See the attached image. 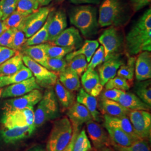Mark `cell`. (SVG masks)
<instances>
[{
    "mask_svg": "<svg viewBox=\"0 0 151 151\" xmlns=\"http://www.w3.org/2000/svg\"><path fill=\"white\" fill-rule=\"evenodd\" d=\"M22 54L27 55L39 64L47 68L48 57L46 53L45 43L27 46L21 49Z\"/></svg>",
    "mask_w": 151,
    "mask_h": 151,
    "instance_id": "obj_25",
    "label": "cell"
},
{
    "mask_svg": "<svg viewBox=\"0 0 151 151\" xmlns=\"http://www.w3.org/2000/svg\"><path fill=\"white\" fill-rule=\"evenodd\" d=\"M8 28L6 26L4 21L2 19V13L0 11V35L4 32Z\"/></svg>",
    "mask_w": 151,
    "mask_h": 151,
    "instance_id": "obj_52",
    "label": "cell"
},
{
    "mask_svg": "<svg viewBox=\"0 0 151 151\" xmlns=\"http://www.w3.org/2000/svg\"><path fill=\"white\" fill-rule=\"evenodd\" d=\"M1 122L4 128H12L34 125V107L4 111Z\"/></svg>",
    "mask_w": 151,
    "mask_h": 151,
    "instance_id": "obj_6",
    "label": "cell"
},
{
    "mask_svg": "<svg viewBox=\"0 0 151 151\" xmlns=\"http://www.w3.org/2000/svg\"><path fill=\"white\" fill-rule=\"evenodd\" d=\"M88 151H98L97 150H96V149H95L94 148H92L91 150H89Z\"/></svg>",
    "mask_w": 151,
    "mask_h": 151,
    "instance_id": "obj_57",
    "label": "cell"
},
{
    "mask_svg": "<svg viewBox=\"0 0 151 151\" xmlns=\"http://www.w3.org/2000/svg\"><path fill=\"white\" fill-rule=\"evenodd\" d=\"M83 39L79 30L75 27L65 29L54 40L53 43L55 45L78 48L82 46Z\"/></svg>",
    "mask_w": 151,
    "mask_h": 151,
    "instance_id": "obj_17",
    "label": "cell"
},
{
    "mask_svg": "<svg viewBox=\"0 0 151 151\" xmlns=\"http://www.w3.org/2000/svg\"><path fill=\"white\" fill-rule=\"evenodd\" d=\"M48 42L53 43L54 40L67 27V15L63 10L55 12L52 10L48 15Z\"/></svg>",
    "mask_w": 151,
    "mask_h": 151,
    "instance_id": "obj_13",
    "label": "cell"
},
{
    "mask_svg": "<svg viewBox=\"0 0 151 151\" xmlns=\"http://www.w3.org/2000/svg\"><path fill=\"white\" fill-rule=\"evenodd\" d=\"M136 95L142 101L151 106V82L150 79L138 81L135 86Z\"/></svg>",
    "mask_w": 151,
    "mask_h": 151,
    "instance_id": "obj_33",
    "label": "cell"
},
{
    "mask_svg": "<svg viewBox=\"0 0 151 151\" xmlns=\"http://www.w3.org/2000/svg\"><path fill=\"white\" fill-rule=\"evenodd\" d=\"M103 126L108 132L111 143L118 146L127 147L131 145L135 141L129 135L125 133L122 130L106 125H104Z\"/></svg>",
    "mask_w": 151,
    "mask_h": 151,
    "instance_id": "obj_29",
    "label": "cell"
},
{
    "mask_svg": "<svg viewBox=\"0 0 151 151\" xmlns=\"http://www.w3.org/2000/svg\"><path fill=\"white\" fill-rule=\"evenodd\" d=\"M58 1H65V0H58Z\"/></svg>",
    "mask_w": 151,
    "mask_h": 151,
    "instance_id": "obj_58",
    "label": "cell"
},
{
    "mask_svg": "<svg viewBox=\"0 0 151 151\" xmlns=\"http://www.w3.org/2000/svg\"><path fill=\"white\" fill-rule=\"evenodd\" d=\"M124 12L121 0H104L99 9L98 24L102 27L118 24Z\"/></svg>",
    "mask_w": 151,
    "mask_h": 151,
    "instance_id": "obj_5",
    "label": "cell"
},
{
    "mask_svg": "<svg viewBox=\"0 0 151 151\" xmlns=\"http://www.w3.org/2000/svg\"><path fill=\"white\" fill-rule=\"evenodd\" d=\"M73 127V134L72 138L70 139V143H68V145L65 148V150L63 151H73V146H74V143L75 142L76 139L77 137V135L78 134V133L80 132V128H77L76 127Z\"/></svg>",
    "mask_w": 151,
    "mask_h": 151,
    "instance_id": "obj_49",
    "label": "cell"
},
{
    "mask_svg": "<svg viewBox=\"0 0 151 151\" xmlns=\"http://www.w3.org/2000/svg\"><path fill=\"white\" fill-rule=\"evenodd\" d=\"M59 81L63 86L70 91H77L81 86L79 76L75 71L66 67L59 74Z\"/></svg>",
    "mask_w": 151,
    "mask_h": 151,
    "instance_id": "obj_26",
    "label": "cell"
},
{
    "mask_svg": "<svg viewBox=\"0 0 151 151\" xmlns=\"http://www.w3.org/2000/svg\"><path fill=\"white\" fill-rule=\"evenodd\" d=\"M70 24L78 29L85 37L96 34L98 28L96 9L91 5L76 6L69 14Z\"/></svg>",
    "mask_w": 151,
    "mask_h": 151,
    "instance_id": "obj_2",
    "label": "cell"
},
{
    "mask_svg": "<svg viewBox=\"0 0 151 151\" xmlns=\"http://www.w3.org/2000/svg\"><path fill=\"white\" fill-rule=\"evenodd\" d=\"M151 0H130L133 10L137 12L139 11L146 6L148 5Z\"/></svg>",
    "mask_w": 151,
    "mask_h": 151,
    "instance_id": "obj_48",
    "label": "cell"
},
{
    "mask_svg": "<svg viewBox=\"0 0 151 151\" xmlns=\"http://www.w3.org/2000/svg\"><path fill=\"white\" fill-rule=\"evenodd\" d=\"M13 29L9 28L0 35V46L12 49Z\"/></svg>",
    "mask_w": 151,
    "mask_h": 151,
    "instance_id": "obj_45",
    "label": "cell"
},
{
    "mask_svg": "<svg viewBox=\"0 0 151 151\" xmlns=\"http://www.w3.org/2000/svg\"><path fill=\"white\" fill-rule=\"evenodd\" d=\"M135 57L130 56L128 59L127 64L122 65L117 72L118 76L126 80L131 81L133 80L135 71Z\"/></svg>",
    "mask_w": 151,
    "mask_h": 151,
    "instance_id": "obj_34",
    "label": "cell"
},
{
    "mask_svg": "<svg viewBox=\"0 0 151 151\" xmlns=\"http://www.w3.org/2000/svg\"><path fill=\"white\" fill-rule=\"evenodd\" d=\"M73 134L72 125L67 117L54 122L46 146V151H63Z\"/></svg>",
    "mask_w": 151,
    "mask_h": 151,
    "instance_id": "obj_4",
    "label": "cell"
},
{
    "mask_svg": "<svg viewBox=\"0 0 151 151\" xmlns=\"http://www.w3.org/2000/svg\"><path fill=\"white\" fill-rule=\"evenodd\" d=\"M67 110V115L73 127L80 129L83 124L92 119L89 111L80 103H74Z\"/></svg>",
    "mask_w": 151,
    "mask_h": 151,
    "instance_id": "obj_19",
    "label": "cell"
},
{
    "mask_svg": "<svg viewBox=\"0 0 151 151\" xmlns=\"http://www.w3.org/2000/svg\"><path fill=\"white\" fill-rule=\"evenodd\" d=\"M42 97V92L39 89H35L24 95L6 100L2 109L6 111L34 107L41 100Z\"/></svg>",
    "mask_w": 151,
    "mask_h": 151,
    "instance_id": "obj_11",
    "label": "cell"
},
{
    "mask_svg": "<svg viewBox=\"0 0 151 151\" xmlns=\"http://www.w3.org/2000/svg\"><path fill=\"white\" fill-rule=\"evenodd\" d=\"M22 60L25 65L31 70L39 86L47 89L54 86L58 80L57 73L48 70L27 55H23Z\"/></svg>",
    "mask_w": 151,
    "mask_h": 151,
    "instance_id": "obj_7",
    "label": "cell"
},
{
    "mask_svg": "<svg viewBox=\"0 0 151 151\" xmlns=\"http://www.w3.org/2000/svg\"><path fill=\"white\" fill-rule=\"evenodd\" d=\"M104 125H106L122 130L125 133L129 135L134 140L142 139L136 134L128 116L115 117L108 115H104Z\"/></svg>",
    "mask_w": 151,
    "mask_h": 151,
    "instance_id": "obj_21",
    "label": "cell"
},
{
    "mask_svg": "<svg viewBox=\"0 0 151 151\" xmlns=\"http://www.w3.org/2000/svg\"><path fill=\"white\" fill-rule=\"evenodd\" d=\"M32 76L31 70L24 65L20 70L14 74L7 76L0 75V88L20 82Z\"/></svg>",
    "mask_w": 151,
    "mask_h": 151,
    "instance_id": "obj_30",
    "label": "cell"
},
{
    "mask_svg": "<svg viewBox=\"0 0 151 151\" xmlns=\"http://www.w3.org/2000/svg\"><path fill=\"white\" fill-rule=\"evenodd\" d=\"M72 3L76 5L80 4H98L100 0H70Z\"/></svg>",
    "mask_w": 151,
    "mask_h": 151,
    "instance_id": "obj_51",
    "label": "cell"
},
{
    "mask_svg": "<svg viewBox=\"0 0 151 151\" xmlns=\"http://www.w3.org/2000/svg\"><path fill=\"white\" fill-rule=\"evenodd\" d=\"M28 151H46V149L42 145L36 146L32 148Z\"/></svg>",
    "mask_w": 151,
    "mask_h": 151,
    "instance_id": "obj_53",
    "label": "cell"
},
{
    "mask_svg": "<svg viewBox=\"0 0 151 151\" xmlns=\"http://www.w3.org/2000/svg\"><path fill=\"white\" fill-rule=\"evenodd\" d=\"M105 90L118 89L124 91L129 90L130 85L127 80L119 76L114 77L106 82L105 85Z\"/></svg>",
    "mask_w": 151,
    "mask_h": 151,
    "instance_id": "obj_40",
    "label": "cell"
},
{
    "mask_svg": "<svg viewBox=\"0 0 151 151\" xmlns=\"http://www.w3.org/2000/svg\"><path fill=\"white\" fill-rule=\"evenodd\" d=\"M99 47V43L97 40H86L84 44L81 46V48L77 50H74L65 56V60L67 62L71 60L73 57L78 55H83L86 58L87 62H90L92 55L96 52Z\"/></svg>",
    "mask_w": 151,
    "mask_h": 151,
    "instance_id": "obj_31",
    "label": "cell"
},
{
    "mask_svg": "<svg viewBox=\"0 0 151 151\" xmlns=\"http://www.w3.org/2000/svg\"><path fill=\"white\" fill-rule=\"evenodd\" d=\"M67 67V63L64 58H48L47 69L59 74Z\"/></svg>",
    "mask_w": 151,
    "mask_h": 151,
    "instance_id": "obj_41",
    "label": "cell"
},
{
    "mask_svg": "<svg viewBox=\"0 0 151 151\" xmlns=\"http://www.w3.org/2000/svg\"><path fill=\"white\" fill-rule=\"evenodd\" d=\"M123 64V61L118 54L104 62L98 68L100 81L103 86L116 76L120 67Z\"/></svg>",
    "mask_w": 151,
    "mask_h": 151,
    "instance_id": "obj_15",
    "label": "cell"
},
{
    "mask_svg": "<svg viewBox=\"0 0 151 151\" xmlns=\"http://www.w3.org/2000/svg\"><path fill=\"white\" fill-rule=\"evenodd\" d=\"M39 6L37 0H18L16 10L29 15L37 11Z\"/></svg>",
    "mask_w": 151,
    "mask_h": 151,
    "instance_id": "obj_39",
    "label": "cell"
},
{
    "mask_svg": "<svg viewBox=\"0 0 151 151\" xmlns=\"http://www.w3.org/2000/svg\"><path fill=\"white\" fill-rule=\"evenodd\" d=\"M81 82L85 91L93 97L99 96L103 91L99 76L95 70H86L81 76Z\"/></svg>",
    "mask_w": 151,
    "mask_h": 151,
    "instance_id": "obj_18",
    "label": "cell"
},
{
    "mask_svg": "<svg viewBox=\"0 0 151 151\" xmlns=\"http://www.w3.org/2000/svg\"><path fill=\"white\" fill-rule=\"evenodd\" d=\"M100 109L104 115L115 117L128 116L131 111L122 106L118 102L108 99L101 100Z\"/></svg>",
    "mask_w": 151,
    "mask_h": 151,
    "instance_id": "obj_23",
    "label": "cell"
},
{
    "mask_svg": "<svg viewBox=\"0 0 151 151\" xmlns=\"http://www.w3.org/2000/svg\"><path fill=\"white\" fill-rule=\"evenodd\" d=\"M52 0H37L40 6H45L49 5Z\"/></svg>",
    "mask_w": 151,
    "mask_h": 151,
    "instance_id": "obj_54",
    "label": "cell"
},
{
    "mask_svg": "<svg viewBox=\"0 0 151 151\" xmlns=\"http://www.w3.org/2000/svg\"><path fill=\"white\" fill-rule=\"evenodd\" d=\"M13 35L12 40V49L19 51L22 49L27 39L24 32L17 28H13Z\"/></svg>",
    "mask_w": 151,
    "mask_h": 151,
    "instance_id": "obj_43",
    "label": "cell"
},
{
    "mask_svg": "<svg viewBox=\"0 0 151 151\" xmlns=\"http://www.w3.org/2000/svg\"><path fill=\"white\" fill-rule=\"evenodd\" d=\"M16 52L17 51L12 49L0 46V65L14 55Z\"/></svg>",
    "mask_w": 151,
    "mask_h": 151,
    "instance_id": "obj_47",
    "label": "cell"
},
{
    "mask_svg": "<svg viewBox=\"0 0 151 151\" xmlns=\"http://www.w3.org/2000/svg\"><path fill=\"white\" fill-rule=\"evenodd\" d=\"M92 148L85 130L80 132L76 139L73 151H88Z\"/></svg>",
    "mask_w": 151,
    "mask_h": 151,
    "instance_id": "obj_38",
    "label": "cell"
},
{
    "mask_svg": "<svg viewBox=\"0 0 151 151\" xmlns=\"http://www.w3.org/2000/svg\"><path fill=\"white\" fill-rule=\"evenodd\" d=\"M87 131L94 148L99 150L104 147L111 146V141L104 126L91 119L86 123Z\"/></svg>",
    "mask_w": 151,
    "mask_h": 151,
    "instance_id": "obj_12",
    "label": "cell"
},
{
    "mask_svg": "<svg viewBox=\"0 0 151 151\" xmlns=\"http://www.w3.org/2000/svg\"><path fill=\"white\" fill-rule=\"evenodd\" d=\"M2 91H3V88H0V97L1 96V94H2Z\"/></svg>",
    "mask_w": 151,
    "mask_h": 151,
    "instance_id": "obj_56",
    "label": "cell"
},
{
    "mask_svg": "<svg viewBox=\"0 0 151 151\" xmlns=\"http://www.w3.org/2000/svg\"><path fill=\"white\" fill-rule=\"evenodd\" d=\"M41 87L39 86L34 76L12 85L6 86L3 89L1 94L2 98L17 97L24 95L35 89L40 90Z\"/></svg>",
    "mask_w": 151,
    "mask_h": 151,
    "instance_id": "obj_14",
    "label": "cell"
},
{
    "mask_svg": "<svg viewBox=\"0 0 151 151\" xmlns=\"http://www.w3.org/2000/svg\"><path fill=\"white\" fill-rule=\"evenodd\" d=\"M135 78L138 81L150 80L151 78V55L150 52L144 51L140 53L136 59L135 65Z\"/></svg>",
    "mask_w": 151,
    "mask_h": 151,
    "instance_id": "obj_20",
    "label": "cell"
},
{
    "mask_svg": "<svg viewBox=\"0 0 151 151\" xmlns=\"http://www.w3.org/2000/svg\"><path fill=\"white\" fill-rule=\"evenodd\" d=\"M124 91L118 89H109L103 91L101 95V99H108L118 101L120 96Z\"/></svg>",
    "mask_w": 151,
    "mask_h": 151,
    "instance_id": "obj_46",
    "label": "cell"
},
{
    "mask_svg": "<svg viewBox=\"0 0 151 151\" xmlns=\"http://www.w3.org/2000/svg\"><path fill=\"white\" fill-rule=\"evenodd\" d=\"M51 11L49 7L38 9L37 11L26 16L17 29L24 32L27 39L31 37L43 26Z\"/></svg>",
    "mask_w": 151,
    "mask_h": 151,
    "instance_id": "obj_8",
    "label": "cell"
},
{
    "mask_svg": "<svg viewBox=\"0 0 151 151\" xmlns=\"http://www.w3.org/2000/svg\"><path fill=\"white\" fill-rule=\"evenodd\" d=\"M136 134L142 138L150 140L151 135V115L145 110H131L128 115Z\"/></svg>",
    "mask_w": 151,
    "mask_h": 151,
    "instance_id": "obj_9",
    "label": "cell"
},
{
    "mask_svg": "<svg viewBox=\"0 0 151 151\" xmlns=\"http://www.w3.org/2000/svg\"><path fill=\"white\" fill-rule=\"evenodd\" d=\"M59 104L53 88H47L43 94L34 111V124L36 128L40 127L49 120L60 116Z\"/></svg>",
    "mask_w": 151,
    "mask_h": 151,
    "instance_id": "obj_3",
    "label": "cell"
},
{
    "mask_svg": "<svg viewBox=\"0 0 151 151\" xmlns=\"http://www.w3.org/2000/svg\"><path fill=\"white\" fill-rule=\"evenodd\" d=\"M18 0H0V10L6 8L16 6Z\"/></svg>",
    "mask_w": 151,
    "mask_h": 151,
    "instance_id": "obj_50",
    "label": "cell"
},
{
    "mask_svg": "<svg viewBox=\"0 0 151 151\" xmlns=\"http://www.w3.org/2000/svg\"><path fill=\"white\" fill-rule=\"evenodd\" d=\"M99 41L104 48L105 61L117 55L122 44L119 32L113 27L105 30L99 38Z\"/></svg>",
    "mask_w": 151,
    "mask_h": 151,
    "instance_id": "obj_10",
    "label": "cell"
},
{
    "mask_svg": "<svg viewBox=\"0 0 151 151\" xmlns=\"http://www.w3.org/2000/svg\"><path fill=\"white\" fill-rule=\"evenodd\" d=\"M22 56L23 54L17 51L14 55L0 65V75H10L20 70L24 65Z\"/></svg>",
    "mask_w": 151,
    "mask_h": 151,
    "instance_id": "obj_28",
    "label": "cell"
},
{
    "mask_svg": "<svg viewBox=\"0 0 151 151\" xmlns=\"http://www.w3.org/2000/svg\"><path fill=\"white\" fill-rule=\"evenodd\" d=\"M54 90L58 102L63 110L68 109L74 104L75 99L74 94L63 86L58 79L54 85Z\"/></svg>",
    "mask_w": 151,
    "mask_h": 151,
    "instance_id": "obj_27",
    "label": "cell"
},
{
    "mask_svg": "<svg viewBox=\"0 0 151 151\" xmlns=\"http://www.w3.org/2000/svg\"><path fill=\"white\" fill-rule=\"evenodd\" d=\"M67 67L75 71L79 77L82 75L86 70L88 65L85 56L82 54L73 57L69 61L67 62Z\"/></svg>",
    "mask_w": 151,
    "mask_h": 151,
    "instance_id": "obj_35",
    "label": "cell"
},
{
    "mask_svg": "<svg viewBox=\"0 0 151 151\" xmlns=\"http://www.w3.org/2000/svg\"><path fill=\"white\" fill-rule=\"evenodd\" d=\"M28 14H27L22 13L15 10L4 20V22L8 29L17 28L23 21L24 18Z\"/></svg>",
    "mask_w": 151,
    "mask_h": 151,
    "instance_id": "obj_42",
    "label": "cell"
},
{
    "mask_svg": "<svg viewBox=\"0 0 151 151\" xmlns=\"http://www.w3.org/2000/svg\"><path fill=\"white\" fill-rule=\"evenodd\" d=\"M117 102L130 110H145L148 111L151 110L150 106L142 101L136 95L131 92H123Z\"/></svg>",
    "mask_w": 151,
    "mask_h": 151,
    "instance_id": "obj_22",
    "label": "cell"
},
{
    "mask_svg": "<svg viewBox=\"0 0 151 151\" xmlns=\"http://www.w3.org/2000/svg\"><path fill=\"white\" fill-rule=\"evenodd\" d=\"M126 47L130 55L151 51V10H147L126 36Z\"/></svg>",
    "mask_w": 151,
    "mask_h": 151,
    "instance_id": "obj_1",
    "label": "cell"
},
{
    "mask_svg": "<svg viewBox=\"0 0 151 151\" xmlns=\"http://www.w3.org/2000/svg\"><path fill=\"white\" fill-rule=\"evenodd\" d=\"M49 18H48L44 24L43 26L40 28L37 32L35 33L31 37L27 39V40L22 48L27 46H32L44 44L48 42V26Z\"/></svg>",
    "mask_w": 151,
    "mask_h": 151,
    "instance_id": "obj_32",
    "label": "cell"
},
{
    "mask_svg": "<svg viewBox=\"0 0 151 151\" xmlns=\"http://www.w3.org/2000/svg\"><path fill=\"white\" fill-rule=\"evenodd\" d=\"M74 47H66L45 43L46 53L48 58H64L75 50Z\"/></svg>",
    "mask_w": 151,
    "mask_h": 151,
    "instance_id": "obj_37",
    "label": "cell"
},
{
    "mask_svg": "<svg viewBox=\"0 0 151 151\" xmlns=\"http://www.w3.org/2000/svg\"><path fill=\"white\" fill-rule=\"evenodd\" d=\"M36 129L34 125L12 128H3L0 134L6 143H14L29 138Z\"/></svg>",
    "mask_w": 151,
    "mask_h": 151,
    "instance_id": "obj_16",
    "label": "cell"
},
{
    "mask_svg": "<svg viewBox=\"0 0 151 151\" xmlns=\"http://www.w3.org/2000/svg\"><path fill=\"white\" fill-rule=\"evenodd\" d=\"M98 151H116L111 146H107V147H104L100 150H98Z\"/></svg>",
    "mask_w": 151,
    "mask_h": 151,
    "instance_id": "obj_55",
    "label": "cell"
},
{
    "mask_svg": "<svg viewBox=\"0 0 151 151\" xmlns=\"http://www.w3.org/2000/svg\"><path fill=\"white\" fill-rule=\"evenodd\" d=\"M77 101L87 109L94 121L96 122L101 121L100 113L97 110V101L96 97L88 94L82 88L77 95Z\"/></svg>",
    "mask_w": 151,
    "mask_h": 151,
    "instance_id": "obj_24",
    "label": "cell"
},
{
    "mask_svg": "<svg viewBox=\"0 0 151 151\" xmlns=\"http://www.w3.org/2000/svg\"><path fill=\"white\" fill-rule=\"evenodd\" d=\"M111 146L116 151H151L148 140L139 139L135 140L131 145L127 147L118 146L111 143Z\"/></svg>",
    "mask_w": 151,
    "mask_h": 151,
    "instance_id": "obj_36",
    "label": "cell"
},
{
    "mask_svg": "<svg viewBox=\"0 0 151 151\" xmlns=\"http://www.w3.org/2000/svg\"><path fill=\"white\" fill-rule=\"evenodd\" d=\"M105 61V54L103 46L98 47L97 50L92 55L89 64L87 65L86 70H94L97 66L101 65Z\"/></svg>",
    "mask_w": 151,
    "mask_h": 151,
    "instance_id": "obj_44",
    "label": "cell"
}]
</instances>
